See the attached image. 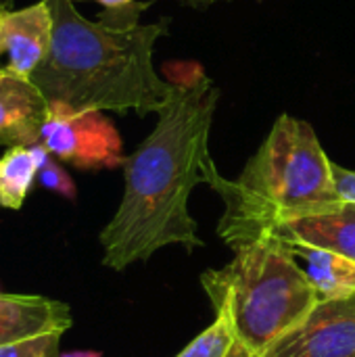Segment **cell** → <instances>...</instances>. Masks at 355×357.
<instances>
[{
	"label": "cell",
	"mask_w": 355,
	"mask_h": 357,
	"mask_svg": "<svg viewBox=\"0 0 355 357\" xmlns=\"http://www.w3.org/2000/svg\"><path fill=\"white\" fill-rule=\"evenodd\" d=\"M163 77L169 94L153 132L126 157L123 197L100 232L103 266L115 272L172 245L188 251L203 247L188 205L192 190L207 184L213 165L209 134L220 88L197 61H172Z\"/></svg>",
	"instance_id": "1"
},
{
	"label": "cell",
	"mask_w": 355,
	"mask_h": 357,
	"mask_svg": "<svg viewBox=\"0 0 355 357\" xmlns=\"http://www.w3.org/2000/svg\"><path fill=\"white\" fill-rule=\"evenodd\" d=\"M52 15V44L31 82L48 102L75 111L157 113L169 84L157 73L153 56L159 38L169 33V17L142 23L151 2L103 8L86 19L75 0H46Z\"/></svg>",
	"instance_id": "2"
},
{
	"label": "cell",
	"mask_w": 355,
	"mask_h": 357,
	"mask_svg": "<svg viewBox=\"0 0 355 357\" xmlns=\"http://www.w3.org/2000/svg\"><path fill=\"white\" fill-rule=\"evenodd\" d=\"M207 184L222 197L218 224L222 241L236 249L285 226L337 213L345 207L335 180V163L305 119L280 115L236 180L224 178L216 163Z\"/></svg>",
	"instance_id": "3"
},
{
	"label": "cell",
	"mask_w": 355,
	"mask_h": 357,
	"mask_svg": "<svg viewBox=\"0 0 355 357\" xmlns=\"http://www.w3.org/2000/svg\"><path fill=\"white\" fill-rule=\"evenodd\" d=\"M216 312H224L253 356L264 357L282 337L297 331L320 303L293 247L268 234L234 249V259L201 274Z\"/></svg>",
	"instance_id": "4"
},
{
	"label": "cell",
	"mask_w": 355,
	"mask_h": 357,
	"mask_svg": "<svg viewBox=\"0 0 355 357\" xmlns=\"http://www.w3.org/2000/svg\"><path fill=\"white\" fill-rule=\"evenodd\" d=\"M40 142L52 157L77 169H115L126 163L117 128L96 109L75 111L48 102Z\"/></svg>",
	"instance_id": "5"
},
{
	"label": "cell",
	"mask_w": 355,
	"mask_h": 357,
	"mask_svg": "<svg viewBox=\"0 0 355 357\" xmlns=\"http://www.w3.org/2000/svg\"><path fill=\"white\" fill-rule=\"evenodd\" d=\"M264 357H355V295L320 301Z\"/></svg>",
	"instance_id": "6"
},
{
	"label": "cell",
	"mask_w": 355,
	"mask_h": 357,
	"mask_svg": "<svg viewBox=\"0 0 355 357\" xmlns=\"http://www.w3.org/2000/svg\"><path fill=\"white\" fill-rule=\"evenodd\" d=\"M52 44V15L46 0L25 8H0V67L29 77Z\"/></svg>",
	"instance_id": "7"
},
{
	"label": "cell",
	"mask_w": 355,
	"mask_h": 357,
	"mask_svg": "<svg viewBox=\"0 0 355 357\" xmlns=\"http://www.w3.org/2000/svg\"><path fill=\"white\" fill-rule=\"evenodd\" d=\"M48 100L29 79L0 67V144H38Z\"/></svg>",
	"instance_id": "8"
},
{
	"label": "cell",
	"mask_w": 355,
	"mask_h": 357,
	"mask_svg": "<svg viewBox=\"0 0 355 357\" xmlns=\"http://www.w3.org/2000/svg\"><path fill=\"white\" fill-rule=\"evenodd\" d=\"M71 324L67 303L42 295L0 293V347L46 333H65Z\"/></svg>",
	"instance_id": "9"
},
{
	"label": "cell",
	"mask_w": 355,
	"mask_h": 357,
	"mask_svg": "<svg viewBox=\"0 0 355 357\" xmlns=\"http://www.w3.org/2000/svg\"><path fill=\"white\" fill-rule=\"evenodd\" d=\"M278 236L289 243L328 249L355 261V205L345 203L337 213L293 222L285 226Z\"/></svg>",
	"instance_id": "10"
},
{
	"label": "cell",
	"mask_w": 355,
	"mask_h": 357,
	"mask_svg": "<svg viewBox=\"0 0 355 357\" xmlns=\"http://www.w3.org/2000/svg\"><path fill=\"white\" fill-rule=\"evenodd\" d=\"M289 243V241H287ZM297 255V259H303L305 274L316 289V295L320 301L331 299H343L355 295V261L320 247L310 245H297L289 243Z\"/></svg>",
	"instance_id": "11"
},
{
	"label": "cell",
	"mask_w": 355,
	"mask_h": 357,
	"mask_svg": "<svg viewBox=\"0 0 355 357\" xmlns=\"http://www.w3.org/2000/svg\"><path fill=\"white\" fill-rule=\"evenodd\" d=\"M38 144L8 146L0 157V207L21 209L33 182L38 180Z\"/></svg>",
	"instance_id": "12"
},
{
	"label": "cell",
	"mask_w": 355,
	"mask_h": 357,
	"mask_svg": "<svg viewBox=\"0 0 355 357\" xmlns=\"http://www.w3.org/2000/svg\"><path fill=\"white\" fill-rule=\"evenodd\" d=\"M236 335L224 312H216V320L197 339H192L176 357H226Z\"/></svg>",
	"instance_id": "13"
},
{
	"label": "cell",
	"mask_w": 355,
	"mask_h": 357,
	"mask_svg": "<svg viewBox=\"0 0 355 357\" xmlns=\"http://www.w3.org/2000/svg\"><path fill=\"white\" fill-rule=\"evenodd\" d=\"M38 159H40V169H38V182L40 186L52 190L54 195H61L67 201L77 199V188L71 176L54 161V157L38 142Z\"/></svg>",
	"instance_id": "14"
},
{
	"label": "cell",
	"mask_w": 355,
	"mask_h": 357,
	"mask_svg": "<svg viewBox=\"0 0 355 357\" xmlns=\"http://www.w3.org/2000/svg\"><path fill=\"white\" fill-rule=\"evenodd\" d=\"M63 333H46L0 347V357H59Z\"/></svg>",
	"instance_id": "15"
},
{
	"label": "cell",
	"mask_w": 355,
	"mask_h": 357,
	"mask_svg": "<svg viewBox=\"0 0 355 357\" xmlns=\"http://www.w3.org/2000/svg\"><path fill=\"white\" fill-rule=\"evenodd\" d=\"M335 180H337L341 199L345 203L355 205V169H347V167L335 163Z\"/></svg>",
	"instance_id": "16"
},
{
	"label": "cell",
	"mask_w": 355,
	"mask_h": 357,
	"mask_svg": "<svg viewBox=\"0 0 355 357\" xmlns=\"http://www.w3.org/2000/svg\"><path fill=\"white\" fill-rule=\"evenodd\" d=\"M226 357H257V356H253L241 341H234V345L230 347V351H228V356Z\"/></svg>",
	"instance_id": "17"
},
{
	"label": "cell",
	"mask_w": 355,
	"mask_h": 357,
	"mask_svg": "<svg viewBox=\"0 0 355 357\" xmlns=\"http://www.w3.org/2000/svg\"><path fill=\"white\" fill-rule=\"evenodd\" d=\"M59 357H103L100 351H90V349H80V351H65Z\"/></svg>",
	"instance_id": "18"
},
{
	"label": "cell",
	"mask_w": 355,
	"mask_h": 357,
	"mask_svg": "<svg viewBox=\"0 0 355 357\" xmlns=\"http://www.w3.org/2000/svg\"><path fill=\"white\" fill-rule=\"evenodd\" d=\"M180 2L186 6H195V8H207V6H211L216 2H224V0H180Z\"/></svg>",
	"instance_id": "19"
},
{
	"label": "cell",
	"mask_w": 355,
	"mask_h": 357,
	"mask_svg": "<svg viewBox=\"0 0 355 357\" xmlns=\"http://www.w3.org/2000/svg\"><path fill=\"white\" fill-rule=\"evenodd\" d=\"M98 4H103V8H117V6H126L134 0H94Z\"/></svg>",
	"instance_id": "20"
}]
</instances>
